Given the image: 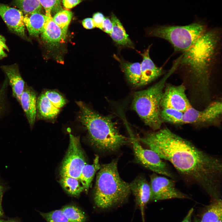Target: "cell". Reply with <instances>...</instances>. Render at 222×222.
<instances>
[{
  "label": "cell",
  "mask_w": 222,
  "mask_h": 222,
  "mask_svg": "<svg viewBox=\"0 0 222 222\" xmlns=\"http://www.w3.org/2000/svg\"><path fill=\"white\" fill-rule=\"evenodd\" d=\"M147 134L139 140L170 162L182 175L215 199L219 195L221 161L196 147L167 128Z\"/></svg>",
  "instance_id": "6da1fadb"
},
{
  "label": "cell",
  "mask_w": 222,
  "mask_h": 222,
  "mask_svg": "<svg viewBox=\"0 0 222 222\" xmlns=\"http://www.w3.org/2000/svg\"><path fill=\"white\" fill-rule=\"evenodd\" d=\"M220 30L208 28L192 46L181 55L178 69L187 77L196 91L206 94L220 54Z\"/></svg>",
  "instance_id": "7a4b0ae2"
},
{
  "label": "cell",
  "mask_w": 222,
  "mask_h": 222,
  "mask_svg": "<svg viewBox=\"0 0 222 222\" xmlns=\"http://www.w3.org/2000/svg\"><path fill=\"white\" fill-rule=\"evenodd\" d=\"M76 103L80 108L79 121L87 131L91 142L97 148L113 151L130 141L120 133L111 117L98 114L81 101Z\"/></svg>",
  "instance_id": "3957f363"
},
{
  "label": "cell",
  "mask_w": 222,
  "mask_h": 222,
  "mask_svg": "<svg viewBox=\"0 0 222 222\" xmlns=\"http://www.w3.org/2000/svg\"><path fill=\"white\" fill-rule=\"evenodd\" d=\"M97 174L94 194L96 205L102 209L123 204L130 192V183L120 177L116 159L101 166Z\"/></svg>",
  "instance_id": "277c9868"
},
{
  "label": "cell",
  "mask_w": 222,
  "mask_h": 222,
  "mask_svg": "<svg viewBox=\"0 0 222 222\" xmlns=\"http://www.w3.org/2000/svg\"><path fill=\"white\" fill-rule=\"evenodd\" d=\"M180 58L173 63L171 68L158 82L149 88L135 92L132 102L133 109L144 123L154 130L160 128V103L166 81L178 69Z\"/></svg>",
  "instance_id": "5b68a950"
},
{
  "label": "cell",
  "mask_w": 222,
  "mask_h": 222,
  "mask_svg": "<svg viewBox=\"0 0 222 222\" xmlns=\"http://www.w3.org/2000/svg\"><path fill=\"white\" fill-rule=\"evenodd\" d=\"M208 28L204 23L196 22L184 26H158L150 29L148 35L167 41L175 51L183 53L192 46Z\"/></svg>",
  "instance_id": "8992f818"
},
{
  "label": "cell",
  "mask_w": 222,
  "mask_h": 222,
  "mask_svg": "<svg viewBox=\"0 0 222 222\" xmlns=\"http://www.w3.org/2000/svg\"><path fill=\"white\" fill-rule=\"evenodd\" d=\"M128 129L130 141L132 145L136 160L139 163L154 172L172 178L173 175L167 165L155 152L144 148Z\"/></svg>",
  "instance_id": "52a82bcc"
},
{
  "label": "cell",
  "mask_w": 222,
  "mask_h": 222,
  "mask_svg": "<svg viewBox=\"0 0 222 222\" xmlns=\"http://www.w3.org/2000/svg\"><path fill=\"white\" fill-rule=\"evenodd\" d=\"M86 164L79 137L70 133L68 148L60 168L61 177H70L79 179L81 170Z\"/></svg>",
  "instance_id": "ba28073f"
},
{
  "label": "cell",
  "mask_w": 222,
  "mask_h": 222,
  "mask_svg": "<svg viewBox=\"0 0 222 222\" xmlns=\"http://www.w3.org/2000/svg\"><path fill=\"white\" fill-rule=\"evenodd\" d=\"M66 102L65 98L57 92L43 91L37 98V116L44 119L54 118Z\"/></svg>",
  "instance_id": "9c48e42d"
},
{
  "label": "cell",
  "mask_w": 222,
  "mask_h": 222,
  "mask_svg": "<svg viewBox=\"0 0 222 222\" xmlns=\"http://www.w3.org/2000/svg\"><path fill=\"white\" fill-rule=\"evenodd\" d=\"M150 178V201L187 198L186 195L175 187L173 180L155 174L151 175Z\"/></svg>",
  "instance_id": "30bf717a"
},
{
  "label": "cell",
  "mask_w": 222,
  "mask_h": 222,
  "mask_svg": "<svg viewBox=\"0 0 222 222\" xmlns=\"http://www.w3.org/2000/svg\"><path fill=\"white\" fill-rule=\"evenodd\" d=\"M185 86L166 84L161 99V109L171 108L184 113L191 107L185 92Z\"/></svg>",
  "instance_id": "8fae6325"
},
{
  "label": "cell",
  "mask_w": 222,
  "mask_h": 222,
  "mask_svg": "<svg viewBox=\"0 0 222 222\" xmlns=\"http://www.w3.org/2000/svg\"><path fill=\"white\" fill-rule=\"evenodd\" d=\"M222 103L218 101L210 104L202 110L192 106L183 113V124L209 123L218 119L222 113Z\"/></svg>",
  "instance_id": "7c38bea8"
},
{
  "label": "cell",
  "mask_w": 222,
  "mask_h": 222,
  "mask_svg": "<svg viewBox=\"0 0 222 222\" xmlns=\"http://www.w3.org/2000/svg\"><path fill=\"white\" fill-rule=\"evenodd\" d=\"M0 16L11 31L22 38H26L24 14L20 10L0 3Z\"/></svg>",
  "instance_id": "4fadbf2b"
},
{
  "label": "cell",
  "mask_w": 222,
  "mask_h": 222,
  "mask_svg": "<svg viewBox=\"0 0 222 222\" xmlns=\"http://www.w3.org/2000/svg\"><path fill=\"white\" fill-rule=\"evenodd\" d=\"M130 186L131 191L135 197L136 205L140 210L143 222H145V208L147 203L150 201V185L144 177L140 176L130 183Z\"/></svg>",
  "instance_id": "5bb4252c"
},
{
  "label": "cell",
  "mask_w": 222,
  "mask_h": 222,
  "mask_svg": "<svg viewBox=\"0 0 222 222\" xmlns=\"http://www.w3.org/2000/svg\"><path fill=\"white\" fill-rule=\"evenodd\" d=\"M151 46L140 54L142 57L140 64L141 76L138 86L150 83L165 73L162 67L157 66L150 57L149 51Z\"/></svg>",
  "instance_id": "9a60e30c"
},
{
  "label": "cell",
  "mask_w": 222,
  "mask_h": 222,
  "mask_svg": "<svg viewBox=\"0 0 222 222\" xmlns=\"http://www.w3.org/2000/svg\"><path fill=\"white\" fill-rule=\"evenodd\" d=\"M37 101L35 92L26 84L19 103L22 107L31 128L33 126L37 117Z\"/></svg>",
  "instance_id": "2e32d148"
},
{
  "label": "cell",
  "mask_w": 222,
  "mask_h": 222,
  "mask_svg": "<svg viewBox=\"0 0 222 222\" xmlns=\"http://www.w3.org/2000/svg\"><path fill=\"white\" fill-rule=\"evenodd\" d=\"M2 68L8 78L13 96L19 102L26 84L20 74L17 65L14 64L4 65Z\"/></svg>",
  "instance_id": "e0dca14e"
},
{
  "label": "cell",
  "mask_w": 222,
  "mask_h": 222,
  "mask_svg": "<svg viewBox=\"0 0 222 222\" xmlns=\"http://www.w3.org/2000/svg\"><path fill=\"white\" fill-rule=\"evenodd\" d=\"M66 33L55 23L51 16H49L41 34L42 39L45 42L55 44L63 42L65 39Z\"/></svg>",
  "instance_id": "ac0fdd59"
},
{
  "label": "cell",
  "mask_w": 222,
  "mask_h": 222,
  "mask_svg": "<svg viewBox=\"0 0 222 222\" xmlns=\"http://www.w3.org/2000/svg\"><path fill=\"white\" fill-rule=\"evenodd\" d=\"M111 20L113 24V28L109 35L112 40L119 45L134 48V44L121 23L113 13H112L111 14Z\"/></svg>",
  "instance_id": "d6986e66"
},
{
  "label": "cell",
  "mask_w": 222,
  "mask_h": 222,
  "mask_svg": "<svg viewBox=\"0 0 222 222\" xmlns=\"http://www.w3.org/2000/svg\"><path fill=\"white\" fill-rule=\"evenodd\" d=\"M48 17L40 12L24 15L23 22L29 35L36 36L41 34Z\"/></svg>",
  "instance_id": "ffe728a7"
},
{
  "label": "cell",
  "mask_w": 222,
  "mask_h": 222,
  "mask_svg": "<svg viewBox=\"0 0 222 222\" xmlns=\"http://www.w3.org/2000/svg\"><path fill=\"white\" fill-rule=\"evenodd\" d=\"M116 58L120 62L121 68L129 82L134 86H138L141 76L140 64L131 63Z\"/></svg>",
  "instance_id": "44dd1931"
},
{
  "label": "cell",
  "mask_w": 222,
  "mask_h": 222,
  "mask_svg": "<svg viewBox=\"0 0 222 222\" xmlns=\"http://www.w3.org/2000/svg\"><path fill=\"white\" fill-rule=\"evenodd\" d=\"M101 166L99 157L96 155L92 164L87 163L83 168L79 180L86 191L88 190L96 173L100 169Z\"/></svg>",
  "instance_id": "7402d4cb"
},
{
  "label": "cell",
  "mask_w": 222,
  "mask_h": 222,
  "mask_svg": "<svg viewBox=\"0 0 222 222\" xmlns=\"http://www.w3.org/2000/svg\"><path fill=\"white\" fill-rule=\"evenodd\" d=\"M222 213L221 200L215 199L203 214L200 222H216L222 218Z\"/></svg>",
  "instance_id": "603a6c76"
},
{
  "label": "cell",
  "mask_w": 222,
  "mask_h": 222,
  "mask_svg": "<svg viewBox=\"0 0 222 222\" xmlns=\"http://www.w3.org/2000/svg\"><path fill=\"white\" fill-rule=\"evenodd\" d=\"M60 183L64 189L69 194L78 196L84 190L79 179L72 177H61Z\"/></svg>",
  "instance_id": "cb8c5ba5"
},
{
  "label": "cell",
  "mask_w": 222,
  "mask_h": 222,
  "mask_svg": "<svg viewBox=\"0 0 222 222\" xmlns=\"http://www.w3.org/2000/svg\"><path fill=\"white\" fill-rule=\"evenodd\" d=\"M183 113L171 108L161 109L160 115L162 122L182 124Z\"/></svg>",
  "instance_id": "d4e9b609"
},
{
  "label": "cell",
  "mask_w": 222,
  "mask_h": 222,
  "mask_svg": "<svg viewBox=\"0 0 222 222\" xmlns=\"http://www.w3.org/2000/svg\"><path fill=\"white\" fill-rule=\"evenodd\" d=\"M69 222H85L87 217L80 209L74 205H67L61 209Z\"/></svg>",
  "instance_id": "484cf974"
},
{
  "label": "cell",
  "mask_w": 222,
  "mask_h": 222,
  "mask_svg": "<svg viewBox=\"0 0 222 222\" xmlns=\"http://www.w3.org/2000/svg\"><path fill=\"white\" fill-rule=\"evenodd\" d=\"M15 6L24 14L40 12L42 8L39 0H14Z\"/></svg>",
  "instance_id": "4316f807"
},
{
  "label": "cell",
  "mask_w": 222,
  "mask_h": 222,
  "mask_svg": "<svg viewBox=\"0 0 222 222\" xmlns=\"http://www.w3.org/2000/svg\"><path fill=\"white\" fill-rule=\"evenodd\" d=\"M72 16V14L71 11L63 10L57 13L52 18L55 23L64 31L67 32Z\"/></svg>",
  "instance_id": "83f0119b"
},
{
  "label": "cell",
  "mask_w": 222,
  "mask_h": 222,
  "mask_svg": "<svg viewBox=\"0 0 222 222\" xmlns=\"http://www.w3.org/2000/svg\"><path fill=\"white\" fill-rule=\"evenodd\" d=\"M40 214L47 222H69L61 209Z\"/></svg>",
  "instance_id": "f1b7e54d"
},
{
  "label": "cell",
  "mask_w": 222,
  "mask_h": 222,
  "mask_svg": "<svg viewBox=\"0 0 222 222\" xmlns=\"http://www.w3.org/2000/svg\"><path fill=\"white\" fill-rule=\"evenodd\" d=\"M42 7H43L45 15L47 16H51L52 10L57 6L60 2V0H39Z\"/></svg>",
  "instance_id": "f546056e"
},
{
  "label": "cell",
  "mask_w": 222,
  "mask_h": 222,
  "mask_svg": "<svg viewBox=\"0 0 222 222\" xmlns=\"http://www.w3.org/2000/svg\"><path fill=\"white\" fill-rule=\"evenodd\" d=\"M6 88L5 86L3 85L0 88V116L6 107Z\"/></svg>",
  "instance_id": "4dcf8cb0"
},
{
  "label": "cell",
  "mask_w": 222,
  "mask_h": 222,
  "mask_svg": "<svg viewBox=\"0 0 222 222\" xmlns=\"http://www.w3.org/2000/svg\"><path fill=\"white\" fill-rule=\"evenodd\" d=\"M105 17L103 14L98 12L95 13L92 17V20L95 27L102 30V26Z\"/></svg>",
  "instance_id": "1f68e13d"
},
{
  "label": "cell",
  "mask_w": 222,
  "mask_h": 222,
  "mask_svg": "<svg viewBox=\"0 0 222 222\" xmlns=\"http://www.w3.org/2000/svg\"><path fill=\"white\" fill-rule=\"evenodd\" d=\"M112 28L113 24L111 19L108 17H105L102 23V30L109 35Z\"/></svg>",
  "instance_id": "d6a6232c"
},
{
  "label": "cell",
  "mask_w": 222,
  "mask_h": 222,
  "mask_svg": "<svg viewBox=\"0 0 222 222\" xmlns=\"http://www.w3.org/2000/svg\"><path fill=\"white\" fill-rule=\"evenodd\" d=\"M82 0H62L63 5L67 9H71L81 2Z\"/></svg>",
  "instance_id": "836d02e7"
},
{
  "label": "cell",
  "mask_w": 222,
  "mask_h": 222,
  "mask_svg": "<svg viewBox=\"0 0 222 222\" xmlns=\"http://www.w3.org/2000/svg\"><path fill=\"white\" fill-rule=\"evenodd\" d=\"M82 25L85 28L88 29H92L95 27L92 19L91 18H87L82 21Z\"/></svg>",
  "instance_id": "e575fe53"
},
{
  "label": "cell",
  "mask_w": 222,
  "mask_h": 222,
  "mask_svg": "<svg viewBox=\"0 0 222 222\" xmlns=\"http://www.w3.org/2000/svg\"><path fill=\"white\" fill-rule=\"evenodd\" d=\"M193 211V208L190 209L187 216L181 222H191V218Z\"/></svg>",
  "instance_id": "d590c367"
},
{
  "label": "cell",
  "mask_w": 222,
  "mask_h": 222,
  "mask_svg": "<svg viewBox=\"0 0 222 222\" xmlns=\"http://www.w3.org/2000/svg\"><path fill=\"white\" fill-rule=\"evenodd\" d=\"M0 44L1 45L4 49L9 51V48L6 44V39L4 37L0 35Z\"/></svg>",
  "instance_id": "8d00e7d4"
},
{
  "label": "cell",
  "mask_w": 222,
  "mask_h": 222,
  "mask_svg": "<svg viewBox=\"0 0 222 222\" xmlns=\"http://www.w3.org/2000/svg\"><path fill=\"white\" fill-rule=\"evenodd\" d=\"M4 48L0 44V60L6 57L7 54L4 51Z\"/></svg>",
  "instance_id": "74e56055"
},
{
  "label": "cell",
  "mask_w": 222,
  "mask_h": 222,
  "mask_svg": "<svg viewBox=\"0 0 222 222\" xmlns=\"http://www.w3.org/2000/svg\"><path fill=\"white\" fill-rule=\"evenodd\" d=\"M3 215V212L1 206V205L0 202V217L2 216Z\"/></svg>",
  "instance_id": "f35d334b"
},
{
  "label": "cell",
  "mask_w": 222,
  "mask_h": 222,
  "mask_svg": "<svg viewBox=\"0 0 222 222\" xmlns=\"http://www.w3.org/2000/svg\"><path fill=\"white\" fill-rule=\"evenodd\" d=\"M3 187L0 184V197L2 196V194Z\"/></svg>",
  "instance_id": "ab89813d"
},
{
  "label": "cell",
  "mask_w": 222,
  "mask_h": 222,
  "mask_svg": "<svg viewBox=\"0 0 222 222\" xmlns=\"http://www.w3.org/2000/svg\"><path fill=\"white\" fill-rule=\"evenodd\" d=\"M4 222H16L14 220H9L6 221H4Z\"/></svg>",
  "instance_id": "60d3db41"
},
{
  "label": "cell",
  "mask_w": 222,
  "mask_h": 222,
  "mask_svg": "<svg viewBox=\"0 0 222 222\" xmlns=\"http://www.w3.org/2000/svg\"><path fill=\"white\" fill-rule=\"evenodd\" d=\"M216 222H222V218L220 219Z\"/></svg>",
  "instance_id": "b9f144b4"
},
{
  "label": "cell",
  "mask_w": 222,
  "mask_h": 222,
  "mask_svg": "<svg viewBox=\"0 0 222 222\" xmlns=\"http://www.w3.org/2000/svg\"><path fill=\"white\" fill-rule=\"evenodd\" d=\"M0 222H4V221L3 220L0 219Z\"/></svg>",
  "instance_id": "7bdbcfd3"
}]
</instances>
